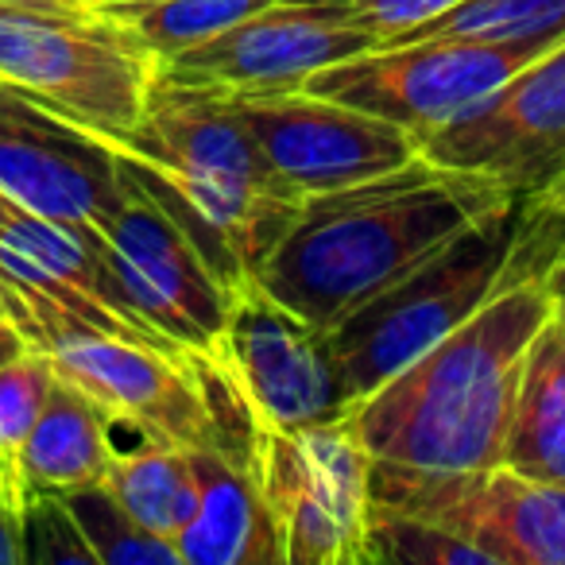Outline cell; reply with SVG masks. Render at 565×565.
<instances>
[{
	"label": "cell",
	"mask_w": 565,
	"mask_h": 565,
	"mask_svg": "<svg viewBox=\"0 0 565 565\" xmlns=\"http://www.w3.org/2000/svg\"><path fill=\"white\" fill-rule=\"evenodd\" d=\"M503 198L511 190L500 182L441 167L418 151L376 179L302 198L256 282L330 330Z\"/></svg>",
	"instance_id": "1"
},
{
	"label": "cell",
	"mask_w": 565,
	"mask_h": 565,
	"mask_svg": "<svg viewBox=\"0 0 565 565\" xmlns=\"http://www.w3.org/2000/svg\"><path fill=\"white\" fill-rule=\"evenodd\" d=\"M554 310L546 282L500 291L449 338L356 403L353 423L372 465L430 477L495 469L515 418L531 341Z\"/></svg>",
	"instance_id": "2"
},
{
	"label": "cell",
	"mask_w": 565,
	"mask_h": 565,
	"mask_svg": "<svg viewBox=\"0 0 565 565\" xmlns=\"http://www.w3.org/2000/svg\"><path fill=\"white\" fill-rule=\"evenodd\" d=\"M102 140L228 287L256 279L302 205L221 89L156 74L140 120Z\"/></svg>",
	"instance_id": "3"
},
{
	"label": "cell",
	"mask_w": 565,
	"mask_h": 565,
	"mask_svg": "<svg viewBox=\"0 0 565 565\" xmlns=\"http://www.w3.org/2000/svg\"><path fill=\"white\" fill-rule=\"evenodd\" d=\"M523 213L526 194L503 198L500 205L441 241L407 275L387 282L384 291L330 326V345L353 403L369 399L395 372L484 310L495 295L515 287L511 267Z\"/></svg>",
	"instance_id": "4"
},
{
	"label": "cell",
	"mask_w": 565,
	"mask_h": 565,
	"mask_svg": "<svg viewBox=\"0 0 565 565\" xmlns=\"http://www.w3.org/2000/svg\"><path fill=\"white\" fill-rule=\"evenodd\" d=\"M241 469L267 508L279 565H372V457L353 415L299 430L252 426Z\"/></svg>",
	"instance_id": "5"
},
{
	"label": "cell",
	"mask_w": 565,
	"mask_h": 565,
	"mask_svg": "<svg viewBox=\"0 0 565 565\" xmlns=\"http://www.w3.org/2000/svg\"><path fill=\"white\" fill-rule=\"evenodd\" d=\"M159 58L125 24L0 12V82L97 136H120L148 105Z\"/></svg>",
	"instance_id": "6"
},
{
	"label": "cell",
	"mask_w": 565,
	"mask_h": 565,
	"mask_svg": "<svg viewBox=\"0 0 565 565\" xmlns=\"http://www.w3.org/2000/svg\"><path fill=\"white\" fill-rule=\"evenodd\" d=\"M82 233L128 318L182 353H205L217 341L236 287L213 271L186 228L132 171L120 202Z\"/></svg>",
	"instance_id": "7"
},
{
	"label": "cell",
	"mask_w": 565,
	"mask_h": 565,
	"mask_svg": "<svg viewBox=\"0 0 565 565\" xmlns=\"http://www.w3.org/2000/svg\"><path fill=\"white\" fill-rule=\"evenodd\" d=\"M17 330L51 369L89 395L109 418L182 449H217V426L190 353H163L102 333L51 307H24Z\"/></svg>",
	"instance_id": "8"
},
{
	"label": "cell",
	"mask_w": 565,
	"mask_h": 565,
	"mask_svg": "<svg viewBox=\"0 0 565 565\" xmlns=\"http://www.w3.org/2000/svg\"><path fill=\"white\" fill-rule=\"evenodd\" d=\"M546 40L519 43H465V40H411L384 43L322 66L307 78V94L353 105L380 120H392L403 132L423 140L461 117L465 109L500 89L511 74L550 51Z\"/></svg>",
	"instance_id": "9"
},
{
	"label": "cell",
	"mask_w": 565,
	"mask_h": 565,
	"mask_svg": "<svg viewBox=\"0 0 565 565\" xmlns=\"http://www.w3.org/2000/svg\"><path fill=\"white\" fill-rule=\"evenodd\" d=\"M256 426L299 430L353 415L326 326L307 322L259 287H236L217 341L205 349Z\"/></svg>",
	"instance_id": "10"
},
{
	"label": "cell",
	"mask_w": 565,
	"mask_h": 565,
	"mask_svg": "<svg viewBox=\"0 0 565 565\" xmlns=\"http://www.w3.org/2000/svg\"><path fill=\"white\" fill-rule=\"evenodd\" d=\"M423 156L484 174L511 194H546L565 179V40L423 140Z\"/></svg>",
	"instance_id": "11"
},
{
	"label": "cell",
	"mask_w": 565,
	"mask_h": 565,
	"mask_svg": "<svg viewBox=\"0 0 565 565\" xmlns=\"http://www.w3.org/2000/svg\"><path fill=\"white\" fill-rule=\"evenodd\" d=\"M372 500L434 519L472 542L488 565H565V488L503 465L457 477L372 465Z\"/></svg>",
	"instance_id": "12"
},
{
	"label": "cell",
	"mask_w": 565,
	"mask_h": 565,
	"mask_svg": "<svg viewBox=\"0 0 565 565\" xmlns=\"http://www.w3.org/2000/svg\"><path fill=\"white\" fill-rule=\"evenodd\" d=\"M228 102L271 171L299 198L376 179L418 156V140L399 125L307 89L228 94Z\"/></svg>",
	"instance_id": "13"
},
{
	"label": "cell",
	"mask_w": 565,
	"mask_h": 565,
	"mask_svg": "<svg viewBox=\"0 0 565 565\" xmlns=\"http://www.w3.org/2000/svg\"><path fill=\"white\" fill-rule=\"evenodd\" d=\"M125 182L128 167L102 136L0 82V194L66 228H86L120 202Z\"/></svg>",
	"instance_id": "14"
},
{
	"label": "cell",
	"mask_w": 565,
	"mask_h": 565,
	"mask_svg": "<svg viewBox=\"0 0 565 565\" xmlns=\"http://www.w3.org/2000/svg\"><path fill=\"white\" fill-rule=\"evenodd\" d=\"M376 40L345 20V9L271 4L205 43L159 58V74L221 94H287L310 74L372 51Z\"/></svg>",
	"instance_id": "15"
},
{
	"label": "cell",
	"mask_w": 565,
	"mask_h": 565,
	"mask_svg": "<svg viewBox=\"0 0 565 565\" xmlns=\"http://www.w3.org/2000/svg\"><path fill=\"white\" fill-rule=\"evenodd\" d=\"M198 511L174 539L182 565H279V546L252 477L217 449H190Z\"/></svg>",
	"instance_id": "16"
},
{
	"label": "cell",
	"mask_w": 565,
	"mask_h": 565,
	"mask_svg": "<svg viewBox=\"0 0 565 565\" xmlns=\"http://www.w3.org/2000/svg\"><path fill=\"white\" fill-rule=\"evenodd\" d=\"M109 461V415L82 387H74L55 372L47 403H43L24 449L28 495L105 484Z\"/></svg>",
	"instance_id": "17"
},
{
	"label": "cell",
	"mask_w": 565,
	"mask_h": 565,
	"mask_svg": "<svg viewBox=\"0 0 565 565\" xmlns=\"http://www.w3.org/2000/svg\"><path fill=\"white\" fill-rule=\"evenodd\" d=\"M500 465L565 488V322L557 310L531 341Z\"/></svg>",
	"instance_id": "18"
},
{
	"label": "cell",
	"mask_w": 565,
	"mask_h": 565,
	"mask_svg": "<svg viewBox=\"0 0 565 565\" xmlns=\"http://www.w3.org/2000/svg\"><path fill=\"white\" fill-rule=\"evenodd\" d=\"M105 484L143 531L163 542L179 539L198 511V472L190 449L171 441H140L117 449Z\"/></svg>",
	"instance_id": "19"
},
{
	"label": "cell",
	"mask_w": 565,
	"mask_h": 565,
	"mask_svg": "<svg viewBox=\"0 0 565 565\" xmlns=\"http://www.w3.org/2000/svg\"><path fill=\"white\" fill-rule=\"evenodd\" d=\"M411 40H465V43H519V40H565V0H461L454 9L423 20L395 35ZM384 47V43H380Z\"/></svg>",
	"instance_id": "20"
},
{
	"label": "cell",
	"mask_w": 565,
	"mask_h": 565,
	"mask_svg": "<svg viewBox=\"0 0 565 565\" xmlns=\"http://www.w3.org/2000/svg\"><path fill=\"white\" fill-rule=\"evenodd\" d=\"M279 0H148V4H120L102 17L125 24L156 58H171L179 51L228 32L241 20L271 9Z\"/></svg>",
	"instance_id": "21"
},
{
	"label": "cell",
	"mask_w": 565,
	"mask_h": 565,
	"mask_svg": "<svg viewBox=\"0 0 565 565\" xmlns=\"http://www.w3.org/2000/svg\"><path fill=\"white\" fill-rule=\"evenodd\" d=\"M51 380H55V369L40 349H24L0 361V480H4V495L17 519L28 503L24 449L47 403Z\"/></svg>",
	"instance_id": "22"
},
{
	"label": "cell",
	"mask_w": 565,
	"mask_h": 565,
	"mask_svg": "<svg viewBox=\"0 0 565 565\" xmlns=\"http://www.w3.org/2000/svg\"><path fill=\"white\" fill-rule=\"evenodd\" d=\"M71 508V515L78 519L86 542L97 550L102 565H182L174 542L156 539L151 531H143L128 508L109 492V484H86L58 492Z\"/></svg>",
	"instance_id": "23"
},
{
	"label": "cell",
	"mask_w": 565,
	"mask_h": 565,
	"mask_svg": "<svg viewBox=\"0 0 565 565\" xmlns=\"http://www.w3.org/2000/svg\"><path fill=\"white\" fill-rule=\"evenodd\" d=\"M369 562L372 565H488L472 542L423 519L415 511L372 500L369 519Z\"/></svg>",
	"instance_id": "24"
},
{
	"label": "cell",
	"mask_w": 565,
	"mask_h": 565,
	"mask_svg": "<svg viewBox=\"0 0 565 565\" xmlns=\"http://www.w3.org/2000/svg\"><path fill=\"white\" fill-rule=\"evenodd\" d=\"M20 565H102L58 492H32L20 511Z\"/></svg>",
	"instance_id": "25"
},
{
	"label": "cell",
	"mask_w": 565,
	"mask_h": 565,
	"mask_svg": "<svg viewBox=\"0 0 565 565\" xmlns=\"http://www.w3.org/2000/svg\"><path fill=\"white\" fill-rule=\"evenodd\" d=\"M454 4H461V0H353V4H345V20L369 32L380 47V43H392L407 28L423 24Z\"/></svg>",
	"instance_id": "26"
},
{
	"label": "cell",
	"mask_w": 565,
	"mask_h": 565,
	"mask_svg": "<svg viewBox=\"0 0 565 565\" xmlns=\"http://www.w3.org/2000/svg\"><path fill=\"white\" fill-rule=\"evenodd\" d=\"M0 12H43V17H89L82 0H0Z\"/></svg>",
	"instance_id": "27"
},
{
	"label": "cell",
	"mask_w": 565,
	"mask_h": 565,
	"mask_svg": "<svg viewBox=\"0 0 565 565\" xmlns=\"http://www.w3.org/2000/svg\"><path fill=\"white\" fill-rule=\"evenodd\" d=\"M0 565H20V519L9 508L4 480H0Z\"/></svg>",
	"instance_id": "28"
},
{
	"label": "cell",
	"mask_w": 565,
	"mask_h": 565,
	"mask_svg": "<svg viewBox=\"0 0 565 565\" xmlns=\"http://www.w3.org/2000/svg\"><path fill=\"white\" fill-rule=\"evenodd\" d=\"M546 194H550V198H557V202H562V210H565V179L557 182V186H550ZM546 291L554 295V302H565V248H562V256H557L554 271H550V279H546Z\"/></svg>",
	"instance_id": "29"
},
{
	"label": "cell",
	"mask_w": 565,
	"mask_h": 565,
	"mask_svg": "<svg viewBox=\"0 0 565 565\" xmlns=\"http://www.w3.org/2000/svg\"><path fill=\"white\" fill-rule=\"evenodd\" d=\"M279 4H291V9H345L353 0H279Z\"/></svg>",
	"instance_id": "30"
},
{
	"label": "cell",
	"mask_w": 565,
	"mask_h": 565,
	"mask_svg": "<svg viewBox=\"0 0 565 565\" xmlns=\"http://www.w3.org/2000/svg\"><path fill=\"white\" fill-rule=\"evenodd\" d=\"M82 4H89L94 12H105V9H120V4H148V0H82Z\"/></svg>",
	"instance_id": "31"
},
{
	"label": "cell",
	"mask_w": 565,
	"mask_h": 565,
	"mask_svg": "<svg viewBox=\"0 0 565 565\" xmlns=\"http://www.w3.org/2000/svg\"><path fill=\"white\" fill-rule=\"evenodd\" d=\"M557 318H562V322H565V302H557Z\"/></svg>",
	"instance_id": "32"
}]
</instances>
